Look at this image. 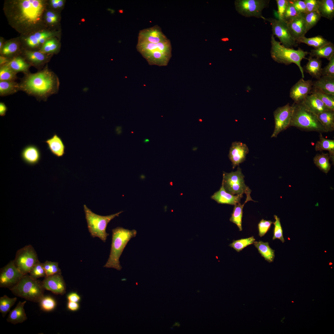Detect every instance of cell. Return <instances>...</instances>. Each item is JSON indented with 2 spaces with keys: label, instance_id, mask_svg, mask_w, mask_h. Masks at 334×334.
<instances>
[{
  "label": "cell",
  "instance_id": "obj_42",
  "mask_svg": "<svg viewBox=\"0 0 334 334\" xmlns=\"http://www.w3.org/2000/svg\"><path fill=\"white\" fill-rule=\"evenodd\" d=\"M310 93L316 96L328 109L334 111V95L326 94L313 88Z\"/></svg>",
  "mask_w": 334,
  "mask_h": 334
},
{
  "label": "cell",
  "instance_id": "obj_18",
  "mask_svg": "<svg viewBox=\"0 0 334 334\" xmlns=\"http://www.w3.org/2000/svg\"><path fill=\"white\" fill-rule=\"evenodd\" d=\"M42 282L45 289L56 294L63 295L66 292V286L61 273L46 276Z\"/></svg>",
  "mask_w": 334,
  "mask_h": 334
},
{
  "label": "cell",
  "instance_id": "obj_45",
  "mask_svg": "<svg viewBox=\"0 0 334 334\" xmlns=\"http://www.w3.org/2000/svg\"><path fill=\"white\" fill-rule=\"evenodd\" d=\"M304 17L307 32L316 25L321 16L318 11H314L304 14Z\"/></svg>",
  "mask_w": 334,
  "mask_h": 334
},
{
  "label": "cell",
  "instance_id": "obj_12",
  "mask_svg": "<svg viewBox=\"0 0 334 334\" xmlns=\"http://www.w3.org/2000/svg\"><path fill=\"white\" fill-rule=\"evenodd\" d=\"M263 19L270 23L272 28V35L278 37L283 45L290 48L296 46V41L291 34L285 22L272 18L264 17Z\"/></svg>",
  "mask_w": 334,
  "mask_h": 334
},
{
  "label": "cell",
  "instance_id": "obj_46",
  "mask_svg": "<svg viewBox=\"0 0 334 334\" xmlns=\"http://www.w3.org/2000/svg\"><path fill=\"white\" fill-rule=\"evenodd\" d=\"M255 241L254 237L252 236L247 238L233 240V242L229 244V246L233 248L237 252H239L247 246L253 244Z\"/></svg>",
  "mask_w": 334,
  "mask_h": 334
},
{
  "label": "cell",
  "instance_id": "obj_1",
  "mask_svg": "<svg viewBox=\"0 0 334 334\" xmlns=\"http://www.w3.org/2000/svg\"><path fill=\"white\" fill-rule=\"evenodd\" d=\"M47 0H6L3 12L9 24L21 36L48 28L44 20Z\"/></svg>",
  "mask_w": 334,
  "mask_h": 334
},
{
  "label": "cell",
  "instance_id": "obj_35",
  "mask_svg": "<svg viewBox=\"0 0 334 334\" xmlns=\"http://www.w3.org/2000/svg\"><path fill=\"white\" fill-rule=\"evenodd\" d=\"M61 19L60 12L46 9L44 15L45 23L49 29H56L58 27Z\"/></svg>",
  "mask_w": 334,
  "mask_h": 334
},
{
  "label": "cell",
  "instance_id": "obj_11",
  "mask_svg": "<svg viewBox=\"0 0 334 334\" xmlns=\"http://www.w3.org/2000/svg\"><path fill=\"white\" fill-rule=\"evenodd\" d=\"M38 261L36 251L32 246L29 245L18 251L13 261L16 268L24 275L29 273Z\"/></svg>",
  "mask_w": 334,
  "mask_h": 334
},
{
  "label": "cell",
  "instance_id": "obj_5",
  "mask_svg": "<svg viewBox=\"0 0 334 334\" xmlns=\"http://www.w3.org/2000/svg\"><path fill=\"white\" fill-rule=\"evenodd\" d=\"M293 111L290 126L296 127L305 131L327 132L319 121L316 115L306 109L301 103L292 105Z\"/></svg>",
  "mask_w": 334,
  "mask_h": 334
},
{
  "label": "cell",
  "instance_id": "obj_20",
  "mask_svg": "<svg viewBox=\"0 0 334 334\" xmlns=\"http://www.w3.org/2000/svg\"><path fill=\"white\" fill-rule=\"evenodd\" d=\"M292 36L295 40L305 36L307 33L304 14L301 13L286 23Z\"/></svg>",
  "mask_w": 334,
  "mask_h": 334
},
{
  "label": "cell",
  "instance_id": "obj_62",
  "mask_svg": "<svg viewBox=\"0 0 334 334\" xmlns=\"http://www.w3.org/2000/svg\"><path fill=\"white\" fill-rule=\"evenodd\" d=\"M5 41L4 39L2 37H0V50L2 49Z\"/></svg>",
  "mask_w": 334,
  "mask_h": 334
},
{
  "label": "cell",
  "instance_id": "obj_52",
  "mask_svg": "<svg viewBox=\"0 0 334 334\" xmlns=\"http://www.w3.org/2000/svg\"><path fill=\"white\" fill-rule=\"evenodd\" d=\"M66 2L65 0H47V8L60 12L64 8Z\"/></svg>",
  "mask_w": 334,
  "mask_h": 334
},
{
  "label": "cell",
  "instance_id": "obj_43",
  "mask_svg": "<svg viewBox=\"0 0 334 334\" xmlns=\"http://www.w3.org/2000/svg\"><path fill=\"white\" fill-rule=\"evenodd\" d=\"M17 300L16 297L10 298L4 295L0 298V312L3 317L10 311L11 307L15 304Z\"/></svg>",
  "mask_w": 334,
  "mask_h": 334
},
{
  "label": "cell",
  "instance_id": "obj_31",
  "mask_svg": "<svg viewBox=\"0 0 334 334\" xmlns=\"http://www.w3.org/2000/svg\"><path fill=\"white\" fill-rule=\"evenodd\" d=\"M8 64L16 73L21 72L24 74L29 72V69L31 66L21 55L12 58Z\"/></svg>",
  "mask_w": 334,
  "mask_h": 334
},
{
  "label": "cell",
  "instance_id": "obj_2",
  "mask_svg": "<svg viewBox=\"0 0 334 334\" xmlns=\"http://www.w3.org/2000/svg\"><path fill=\"white\" fill-rule=\"evenodd\" d=\"M19 84L20 91L39 101H46L50 96L58 92L59 81L57 76L49 68L47 64L36 73L24 74Z\"/></svg>",
  "mask_w": 334,
  "mask_h": 334
},
{
  "label": "cell",
  "instance_id": "obj_14",
  "mask_svg": "<svg viewBox=\"0 0 334 334\" xmlns=\"http://www.w3.org/2000/svg\"><path fill=\"white\" fill-rule=\"evenodd\" d=\"M24 276L11 261L3 268L0 274V287L9 289L15 286Z\"/></svg>",
  "mask_w": 334,
  "mask_h": 334
},
{
  "label": "cell",
  "instance_id": "obj_29",
  "mask_svg": "<svg viewBox=\"0 0 334 334\" xmlns=\"http://www.w3.org/2000/svg\"><path fill=\"white\" fill-rule=\"evenodd\" d=\"M308 62L303 68V71L313 77L318 79L322 76V61L320 59L309 57Z\"/></svg>",
  "mask_w": 334,
  "mask_h": 334
},
{
  "label": "cell",
  "instance_id": "obj_60",
  "mask_svg": "<svg viewBox=\"0 0 334 334\" xmlns=\"http://www.w3.org/2000/svg\"><path fill=\"white\" fill-rule=\"evenodd\" d=\"M7 110V108L4 104L2 102H0V115L1 116H4L6 114V113Z\"/></svg>",
  "mask_w": 334,
  "mask_h": 334
},
{
  "label": "cell",
  "instance_id": "obj_24",
  "mask_svg": "<svg viewBox=\"0 0 334 334\" xmlns=\"http://www.w3.org/2000/svg\"><path fill=\"white\" fill-rule=\"evenodd\" d=\"M301 103L306 109L316 116L329 109L320 100L312 93L308 95Z\"/></svg>",
  "mask_w": 334,
  "mask_h": 334
},
{
  "label": "cell",
  "instance_id": "obj_34",
  "mask_svg": "<svg viewBox=\"0 0 334 334\" xmlns=\"http://www.w3.org/2000/svg\"><path fill=\"white\" fill-rule=\"evenodd\" d=\"M253 244L257 249L259 252L265 259L269 263L273 262L275 258V250L271 248L268 242L262 241H255Z\"/></svg>",
  "mask_w": 334,
  "mask_h": 334
},
{
  "label": "cell",
  "instance_id": "obj_6",
  "mask_svg": "<svg viewBox=\"0 0 334 334\" xmlns=\"http://www.w3.org/2000/svg\"><path fill=\"white\" fill-rule=\"evenodd\" d=\"M10 290L15 295L35 302H39L44 296L42 282L24 275L19 281Z\"/></svg>",
  "mask_w": 334,
  "mask_h": 334
},
{
  "label": "cell",
  "instance_id": "obj_16",
  "mask_svg": "<svg viewBox=\"0 0 334 334\" xmlns=\"http://www.w3.org/2000/svg\"><path fill=\"white\" fill-rule=\"evenodd\" d=\"M313 81L311 80H305L300 79L291 88L289 93L290 97L294 103L302 102L310 94L312 88Z\"/></svg>",
  "mask_w": 334,
  "mask_h": 334
},
{
  "label": "cell",
  "instance_id": "obj_19",
  "mask_svg": "<svg viewBox=\"0 0 334 334\" xmlns=\"http://www.w3.org/2000/svg\"><path fill=\"white\" fill-rule=\"evenodd\" d=\"M249 151L248 147L245 143L237 141L232 143L228 157L232 163L233 169L245 160Z\"/></svg>",
  "mask_w": 334,
  "mask_h": 334
},
{
  "label": "cell",
  "instance_id": "obj_26",
  "mask_svg": "<svg viewBox=\"0 0 334 334\" xmlns=\"http://www.w3.org/2000/svg\"><path fill=\"white\" fill-rule=\"evenodd\" d=\"M312 88L326 94L334 95V77L322 76L313 81Z\"/></svg>",
  "mask_w": 334,
  "mask_h": 334
},
{
  "label": "cell",
  "instance_id": "obj_49",
  "mask_svg": "<svg viewBox=\"0 0 334 334\" xmlns=\"http://www.w3.org/2000/svg\"><path fill=\"white\" fill-rule=\"evenodd\" d=\"M300 14L295 8L291 0H288V5L282 21L286 23Z\"/></svg>",
  "mask_w": 334,
  "mask_h": 334
},
{
  "label": "cell",
  "instance_id": "obj_4",
  "mask_svg": "<svg viewBox=\"0 0 334 334\" xmlns=\"http://www.w3.org/2000/svg\"><path fill=\"white\" fill-rule=\"evenodd\" d=\"M271 42L270 53L272 59L277 63L286 65L292 63L295 64L298 67L302 78H304V71L301 62L303 59H307L305 57L309 52L304 51L300 48L297 50L286 48L276 41L272 35L271 36Z\"/></svg>",
  "mask_w": 334,
  "mask_h": 334
},
{
  "label": "cell",
  "instance_id": "obj_30",
  "mask_svg": "<svg viewBox=\"0 0 334 334\" xmlns=\"http://www.w3.org/2000/svg\"><path fill=\"white\" fill-rule=\"evenodd\" d=\"M251 192V191H249L246 194V198L243 204H242L240 203L234 205L233 212L229 219L230 221L234 223L237 226L240 231L242 230V219L244 205L249 201L255 202L251 198L250 195Z\"/></svg>",
  "mask_w": 334,
  "mask_h": 334
},
{
  "label": "cell",
  "instance_id": "obj_10",
  "mask_svg": "<svg viewBox=\"0 0 334 334\" xmlns=\"http://www.w3.org/2000/svg\"><path fill=\"white\" fill-rule=\"evenodd\" d=\"M270 1L267 0H236L234 5L236 11L246 17H254L263 19L262 11L268 6Z\"/></svg>",
  "mask_w": 334,
  "mask_h": 334
},
{
  "label": "cell",
  "instance_id": "obj_59",
  "mask_svg": "<svg viewBox=\"0 0 334 334\" xmlns=\"http://www.w3.org/2000/svg\"><path fill=\"white\" fill-rule=\"evenodd\" d=\"M67 307L69 310L72 311H75L79 308V304L77 302L69 301Z\"/></svg>",
  "mask_w": 334,
  "mask_h": 334
},
{
  "label": "cell",
  "instance_id": "obj_15",
  "mask_svg": "<svg viewBox=\"0 0 334 334\" xmlns=\"http://www.w3.org/2000/svg\"><path fill=\"white\" fill-rule=\"evenodd\" d=\"M168 40L162 32L161 28L158 25H155L139 31L137 44L146 43L157 44Z\"/></svg>",
  "mask_w": 334,
  "mask_h": 334
},
{
  "label": "cell",
  "instance_id": "obj_41",
  "mask_svg": "<svg viewBox=\"0 0 334 334\" xmlns=\"http://www.w3.org/2000/svg\"><path fill=\"white\" fill-rule=\"evenodd\" d=\"M330 159L328 153H322L317 154L313 158V161L320 170L325 173H327L331 169Z\"/></svg>",
  "mask_w": 334,
  "mask_h": 334
},
{
  "label": "cell",
  "instance_id": "obj_36",
  "mask_svg": "<svg viewBox=\"0 0 334 334\" xmlns=\"http://www.w3.org/2000/svg\"><path fill=\"white\" fill-rule=\"evenodd\" d=\"M309 54V57L319 59L323 58L329 61L334 55V44L331 42L319 49L311 50Z\"/></svg>",
  "mask_w": 334,
  "mask_h": 334
},
{
  "label": "cell",
  "instance_id": "obj_37",
  "mask_svg": "<svg viewBox=\"0 0 334 334\" xmlns=\"http://www.w3.org/2000/svg\"><path fill=\"white\" fill-rule=\"evenodd\" d=\"M318 11L321 17L332 20L334 17V0H319Z\"/></svg>",
  "mask_w": 334,
  "mask_h": 334
},
{
  "label": "cell",
  "instance_id": "obj_27",
  "mask_svg": "<svg viewBox=\"0 0 334 334\" xmlns=\"http://www.w3.org/2000/svg\"><path fill=\"white\" fill-rule=\"evenodd\" d=\"M26 302V301H19L15 308L10 311L6 319L8 322L15 324L22 323L27 320V317L24 308Z\"/></svg>",
  "mask_w": 334,
  "mask_h": 334
},
{
  "label": "cell",
  "instance_id": "obj_25",
  "mask_svg": "<svg viewBox=\"0 0 334 334\" xmlns=\"http://www.w3.org/2000/svg\"><path fill=\"white\" fill-rule=\"evenodd\" d=\"M21 157L23 161L30 165H34L38 163L40 160L41 154L37 147L33 145H29L23 149Z\"/></svg>",
  "mask_w": 334,
  "mask_h": 334
},
{
  "label": "cell",
  "instance_id": "obj_57",
  "mask_svg": "<svg viewBox=\"0 0 334 334\" xmlns=\"http://www.w3.org/2000/svg\"><path fill=\"white\" fill-rule=\"evenodd\" d=\"M306 6L307 13L318 11L319 0H304Z\"/></svg>",
  "mask_w": 334,
  "mask_h": 334
},
{
  "label": "cell",
  "instance_id": "obj_21",
  "mask_svg": "<svg viewBox=\"0 0 334 334\" xmlns=\"http://www.w3.org/2000/svg\"><path fill=\"white\" fill-rule=\"evenodd\" d=\"M136 48L137 51L142 56L156 51L171 54V44L169 39L157 44L149 43H137Z\"/></svg>",
  "mask_w": 334,
  "mask_h": 334
},
{
  "label": "cell",
  "instance_id": "obj_39",
  "mask_svg": "<svg viewBox=\"0 0 334 334\" xmlns=\"http://www.w3.org/2000/svg\"><path fill=\"white\" fill-rule=\"evenodd\" d=\"M296 42L297 43H302L306 44L313 47L314 49H319L331 42L320 35L311 38L302 37L297 39Z\"/></svg>",
  "mask_w": 334,
  "mask_h": 334
},
{
  "label": "cell",
  "instance_id": "obj_3",
  "mask_svg": "<svg viewBox=\"0 0 334 334\" xmlns=\"http://www.w3.org/2000/svg\"><path fill=\"white\" fill-rule=\"evenodd\" d=\"M112 240L109 258L104 266L106 268H114L120 270L122 267L119 258L128 242L135 237L137 231L118 227L112 230Z\"/></svg>",
  "mask_w": 334,
  "mask_h": 334
},
{
  "label": "cell",
  "instance_id": "obj_22",
  "mask_svg": "<svg viewBox=\"0 0 334 334\" xmlns=\"http://www.w3.org/2000/svg\"><path fill=\"white\" fill-rule=\"evenodd\" d=\"M22 48L19 37L5 41L0 50V55L10 58L20 55Z\"/></svg>",
  "mask_w": 334,
  "mask_h": 334
},
{
  "label": "cell",
  "instance_id": "obj_55",
  "mask_svg": "<svg viewBox=\"0 0 334 334\" xmlns=\"http://www.w3.org/2000/svg\"><path fill=\"white\" fill-rule=\"evenodd\" d=\"M276 1L277 6L278 19L282 21L288 5V0H276Z\"/></svg>",
  "mask_w": 334,
  "mask_h": 334
},
{
  "label": "cell",
  "instance_id": "obj_44",
  "mask_svg": "<svg viewBox=\"0 0 334 334\" xmlns=\"http://www.w3.org/2000/svg\"><path fill=\"white\" fill-rule=\"evenodd\" d=\"M8 64L0 66V81H15L18 77Z\"/></svg>",
  "mask_w": 334,
  "mask_h": 334
},
{
  "label": "cell",
  "instance_id": "obj_47",
  "mask_svg": "<svg viewBox=\"0 0 334 334\" xmlns=\"http://www.w3.org/2000/svg\"><path fill=\"white\" fill-rule=\"evenodd\" d=\"M274 217L275 221L273 222L274 225V228L272 239L274 240L276 239H279L283 243L285 242V240L283 237V229L280 219L276 215H274Z\"/></svg>",
  "mask_w": 334,
  "mask_h": 334
},
{
  "label": "cell",
  "instance_id": "obj_51",
  "mask_svg": "<svg viewBox=\"0 0 334 334\" xmlns=\"http://www.w3.org/2000/svg\"><path fill=\"white\" fill-rule=\"evenodd\" d=\"M39 303L41 308L43 310L47 311L53 310L56 305L55 300L50 296H44Z\"/></svg>",
  "mask_w": 334,
  "mask_h": 334
},
{
  "label": "cell",
  "instance_id": "obj_33",
  "mask_svg": "<svg viewBox=\"0 0 334 334\" xmlns=\"http://www.w3.org/2000/svg\"><path fill=\"white\" fill-rule=\"evenodd\" d=\"M316 151H322L326 150L328 151L330 159L334 163V140L326 139L320 133L319 139L316 142L315 145Z\"/></svg>",
  "mask_w": 334,
  "mask_h": 334
},
{
  "label": "cell",
  "instance_id": "obj_9",
  "mask_svg": "<svg viewBox=\"0 0 334 334\" xmlns=\"http://www.w3.org/2000/svg\"><path fill=\"white\" fill-rule=\"evenodd\" d=\"M244 178L241 169L238 167L235 172H223L222 184L225 191L231 195H243L250 190L246 185Z\"/></svg>",
  "mask_w": 334,
  "mask_h": 334
},
{
  "label": "cell",
  "instance_id": "obj_48",
  "mask_svg": "<svg viewBox=\"0 0 334 334\" xmlns=\"http://www.w3.org/2000/svg\"><path fill=\"white\" fill-rule=\"evenodd\" d=\"M46 276L52 275L57 273H61L58 263L56 262L46 261L42 263Z\"/></svg>",
  "mask_w": 334,
  "mask_h": 334
},
{
  "label": "cell",
  "instance_id": "obj_54",
  "mask_svg": "<svg viewBox=\"0 0 334 334\" xmlns=\"http://www.w3.org/2000/svg\"><path fill=\"white\" fill-rule=\"evenodd\" d=\"M329 61L328 64L322 68V76L334 77V55Z\"/></svg>",
  "mask_w": 334,
  "mask_h": 334
},
{
  "label": "cell",
  "instance_id": "obj_53",
  "mask_svg": "<svg viewBox=\"0 0 334 334\" xmlns=\"http://www.w3.org/2000/svg\"><path fill=\"white\" fill-rule=\"evenodd\" d=\"M273 222L262 219L258 224L259 235L260 237L263 236L268 231Z\"/></svg>",
  "mask_w": 334,
  "mask_h": 334
},
{
  "label": "cell",
  "instance_id": "obj_28",
  "mask_svg": "<svg viewBox=\"0 0 334 334\" xmlns=\"http://www.w3.org/2000/svg\"><path fill=\"white\" fill-rule=\"evenodd\" d=\"M51 153L58 157L62 156L65 153V146L62 139L55 134L45 142Z\"/></svg>",
  "mask_w": 334,
  "mask_h": 334
},
{
  "label": "cell",
  "instance_id": "obj_40",
  "mask_svg": "<svg viewBox=\"0 0 334 334\" xmlns=\"http://www.w3.org/2000/svg\"><path fill=\"white\" fill-rule=\"evenodd\" d=\"M20 91L19 83L15 81H0V96L12 95Z\"/></svg>",
  "mask_w": 334,
  "mask_h": 334
},
{
  "label": "cell",
  "instance_id": "obj_50",
  "mask_svg": "<svg viewBox=\"0 0 334 334\" xmlns=\"http://www.w3.org/2000/svg\"><path fill=\"white\" fill-rule=\"evenodd\" d=\"M29 273L32 278L36 279L46 276L42 263H41L39 261L34 265Z\"/></svg>",
  "mask_w": 334,
  "mask_h": 334
},
{
  "label": "cell",
  "instance_id": "obj_7",
  "mask_svg": "<svg viewBox=\"0 0 334 334\" xmlns=\"http://www.w3.org/2000/svg\"><path fill=\"white\" fill-rule=\"evenodd\" d=\"M88 231L93 238L98 237L105 242L109 235L106 232L107 225L109 222L115 217L119 216L123 212L106 216H102L93 212L86 205L84 206Z\"/></svg>",
  "mask_w": 334,
  "mask_h": 334
},
{
  "label": "cell",
  "instance_id": "obj_32",
  "mask_svg": "<svg viewBox=\"0 0 334 334\" xmlns=\"http://www.w3.org/2000/svg\"><path fill=\"white\" fill-rule=\"evenodd\" d=\"M317 118L327 132L334 130V111L327 110L317 115Z\"/></svg>",
  "mask_w": 334,
  "mask_h": 334
},
{
  "label": "cell",
  "instance_id": "obj_56",
  "mask_svg": "<svg viewBox=\"0 0 334 334\" xmlns=\"http://www.w3.org/2000/svg\"><path fill=\"white\" fill-rule=\"evenodd\" d=\"M297 11L300 13H307L306 4L303 0H290Z\"/></svg>",
  "mask_w": 334,
  "mask_h": 334
},
{
  "label": "cell",
  "instance_id": "obj_38",
  "mask_svg": "<svg viewBox=\"0 0 334 334\" xmlns=\"http://www.w3.org/2000/svg\"><path fill=\"white\" fill-rule=\"evenodd\" d=\"M58 37H53L47 40L39 50L48 54L53 55L59 52L61 48V43Z\"/></svg>",
  "mask_w": 334,
  "mask_h": 334
},
{
  "label": "cell",
  "instance_id": "obj_58",
  "mask_svg": "<svg viewBox=\"0 0 334 334\" xmlns=\"http://www.w3.org/2000/svg\"><path fill=\"white\" fill-rule=\"evenodd\" d=\"M67 298L69 301L78 302L80 301L81 298L77 293L73 292L67 295Z\"/></svg>",
  "mask_w": 334,
  "mask_h": 334
},
{
  "label": "cell",
  "instance_id": "obj_63",
  "mask_svg": "<svg viewBox=\"0 0 334 334\" xmlns=\"http://www.w3.org/2000/svg\"><path fill=\"white\" fill-rule=\"evenodd\" d=\"M149 141V140L148 139H145L144 140V142L145 143H147Z\"/></svg>",
  "mask_w": 334,
  "mask_h": 334
},
{
  "label": "cell",
  "instance_id": "obj_23",
  "mask_svg": "<svg viewBox=\"0 0 334 334\" xmlns=\"http://www.w3.org/2000/svg\"><path fill=\"white\" fill-rule=\"evenodd\" d=\"M243 195H233L227 192L222 184L219 190L215 192L211 198L220 204L235 205L240 203Z\"/></svg>",
  "mask_w": 334,
  "mask_h": 334
},
{
  "label": "cell",
  "instance_id": "obj_8",
  "mask_svg": "<svg viewBox=\"0 0 334 334\" xmlns=\"http://www.w3.org/2000/svg\"><path fill=\"white\" fill-rule=\"evenodd\" d=\"M60 34V30L47 28L28 35H20L19 38L22 49L37 51L48 39L53 37H59Z\"/></svg>",
  "mask_w": 334,
  "mask_h": 334
},
{
  "label": "cell",
  "instance_id": "obj_17",
  "mask_svg": "<svg viewBox=\"0 0 334 334\" xmlns=\"http://www.w3.org/2000/svg\"><path fill=\"white\" fill-rule=\"evenodd\" d=\"M21 55L31 66L39 70L49 62L53 55L46 54L39 50L22 49Z\"/></svg>",
  "mask_w": 334,
  "mask_h": 334
},
{
  "label": "cell",
  "instance_id": "obj_61",
  "mask_svg": "<svg viewBox=\"0 0 334 334\" xmlns=\"http://www.w3.org/2000/svg\"><path fill=\"white\" fill-rule=\"evenodd\" d=\"M11 58L0 55V66L8 64L11 60Z\"/></svg>",
  "mask_w": 334,
  "mask_h": 334
},
{
  "label": "cell",
  "instance_id": "obj_13",
  "mask_svg": "<svg viewBox=\"0 0 334 334\" xmlns=\"http://www.w3.org/2000/svg\"><path fill=\"white\" fill-rule=\"evenodd\" d=\"M293 108L288 103L284 106L279 107L273 112L275 127L271 138L277 137L282 131L290 126Z\"/></svg>",
  "mask_w": 334,
  "mask_h": 334
}]
</instances>
